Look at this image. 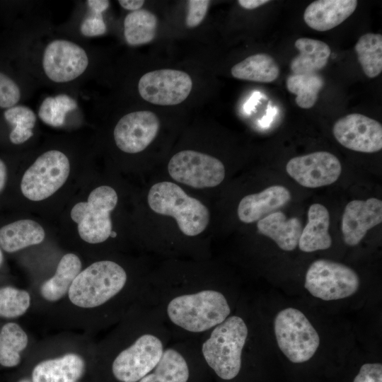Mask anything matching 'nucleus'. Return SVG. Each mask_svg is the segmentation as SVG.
Segmentation results:
<instances>
[{
	"instance_id": "nucleus-1",
	"label": "nucleus",
	"mask_w": 382,
	"mask_h": 382,
	"mask_svg": "<svg viewBox=\"0 0 382 382\" xmlns=\"http://www.w3.org/2000/svg\"><path fill=\"white\" fill-rule=\"evenodd\" d=\"M166 312L176 326L199 333L223 323L228 317L231 308L222 293L204 289L175 296L168 303Z\"/></svg>"
},
{
	"instance_id": "nucleus-2",
	"label": "nucleus",
	"mask_w": 382,
	"mask_h": 382,
	"mask_svg": "<svg viewBox=\"0 0 382 382\" xmlns=\"http://www.w3.org/2000/svg\"><path fill=\"white\" fill-rule=\"evenodd\" d=\"M150 209L158 214L174 218L187 236L202 233L209 222V212L199 200L189 196L178 185L163 181L153 185L148 193Z\"/></svg>"
},
{
	"instance_id": "nucleus-3",
	"label": "nucleus",
	"mask_w": 382,
	"mask_h": 382,
	"mask_svg": "<svg viewBox=\"0 0 382 382\" xmlns=\"http://www.w3.org/2000/svg\"><path fill=\"white\" fill-rule=\"evenodd\" d=\"M127 280V273L119 264L111 260L97 261L79 272L67 296L76 307L97 308L117 295Z\"/></svg>"
},
{
	"instance_id": "nucleus-4",
	"label": "nucleus",
	"mask_w": 382,
	"mask_h": 382,
	"mask_svg": "<svg viewBox=\"0 0 382 382\" xmlns=\"http://www.w3.org/2000/svg\"><path fill=\"white\" fill-rule=\"evenodd\" d=\"M248 334V327L241 317L229 316L214 328L202 343L204 359L221 378L229 380L238 374Z\"/></svg>"
},
{
	"instance_id": "nucleus-5",
	"label": "nucleus",
	"mask_w": 382,
	"mask_h": 382,
	"mask_svg": "<svg viewBox=\"0 0 382 382\" xmlns=\"http://www.w3.org/2000/svg\"><path fill=\"white\" fill-rule=\"evenodd\" d=\"M116 191L108 185L93 190L87 202H80L71 209V219L78 224L82 240L91 243L105 241L112 233L111 212L117 204Z\"/></svg>"
},
{
	"instance_id": "nucleus-6",
	"label": "nucleus",
	"mask_w": 382,
	"mask_h": 382,
	"mask_svg": "<svg viewBox=\"0 0 382 382\" xmlns=\"http://www.w3.org/2000/svg\"><path fill=\"white\" fill-rule=\"evenodd\" d=\"M274 334L279 348L293 363H303L316 353L319 335L306 316L299 310L287 308L274 319Z\"/></svg>"
},
{
	"instance_id": "nucleus-7",
	"label": "nucleus",
	"mask_w": 382,
	"mask_h": 382,
	"mask_svg": "<svg viewBox=\"0 0 382 382\" xmlns=\"http://www.w3.org/2000/svg\"><path fill=\"white\" fill-rule=\"evenodd\" d=\"M69 172V160L63 152L47 151L24 173L21 182V192L30 200H44L64 184Z\"/></svg>"
},
{
	"instance_id": "nucleus-8",
	"label": "nucleus",
	"mask_w": 382,
	"mask_h": 382,
	"mask_svg": "<svg viewBox=\"0 0 382 382\" xmlns=\"http://www.w3.org/2000/svg\"><path fill=\"white\" fill-rule=\"evenodd\" d=\"M359 285V277L352 268L325 259L311 264L304 284L312 296L324 301L349 297L357 291Z\"/></svg>"
},
{
	"instance_id": "nucleus-9",
	"label": "nucleus",
	"mask_w": 382,
	"mask_h": 382,
	"mask_svg": "<svg viewBox=\"0 0 382 382\" xmlns=\"http://www.w3.org/2000/svg\"><path fill=\"white\" fill-rule=\"evenodd\" d=\"M168 171L174 180L197 189L216 187L225 178V167L221 161L193 150H183L173 155L168 162Z\"/></svg>"
},
{
	"instance_id": "nucleus-10",
	"label": "nucleus",
	"mask_w": 382,
	"mask_h": 382,
	"mask_svg": "<svg viewBox=\"0 0 382 382\" xmlns=\"http://www.w3.org/2000/svg\"><path fill=\"white\" fill-rule=\"evenodd\" d=\"M163 351L159 337L143 334L115 357L112 364V374L120 382H138L155 368Z\"/></svg>"
},
{
	"instance_id": "nucleus-11",
	"label": "nucleus",
	"mask_w": 382,
	"mask_h": 382,
	"mask_svg": "<svg viewBox=\"0 0 382 382\" xmlns=\"http://www.w3.org/2000/svg\"><path fill=\"white\" fill-rule=\"evenodd\" d=\"M192 87L191 77L185 72L164 69L144 74L138 91L145 100L158 105H175L184 101Z\"/></svg>"
},
{
	"instance_id": "nucleus-12",
	"label": "nucleus",
	"mask_w": 382,
	"mask_h": 382,
	"mask_svg": "<svg viewBox=\"0 0 382 382\" xmlns=\"http://www.w3.org/2000/svg\"><path fill=\"white\" fill-rule=\"evenodd\" d=\"M88 62V54L82 47L72 41L57 39L45 47L42 65L50 81L66 83L82 75Z\"/></svg>"
},
{
	"instance_id": "nucleus-13",
	"label": "nucleus",
	"mask_w": 382,
	"mask_h": 382,
	"mask_svg": "<svg viewBox=\"0 0 382 382\" xmlns=\"http://www.w3.org/2000/svg\"><path fill=\"white\" fill-rule=\"evenodd\" d=\"M288 175L300 185L317 188L334 183L342 172L337 156L325 151H315L291 158L286 163Z\"/></svg>"
},
{
	"instance_id": "nucleus-14",
	"label": "nucleus",
	"mask_w": 382,
	"mask_h": 382,
	"mask_svg": "<svg viewBox=\"0 0 382 382\" xmlns=\"http://www.w3.org/2000/svg\"><path fill=\"white\" fill-rule=\"evenodd\" d=\"M332 133L344 147L359 152L375 153L382 149V125L359 113L345 115L333 125Z\"/></svg>"
},
{
	"instance_id": "nucleus-15",
	"label": "nucleus",
	"mask_w": 382,
	"mask_h": 382,
	"mask_svg": "<svg viewBox=\"0 0 382 382\" xmlns=\"http://www.w3.org/2000/svg\"><path fill=\"white\" fill-rule=\"evenodd\" d=\"M160 128L157 115L148 110L129 112L117 122L113 132L116 146L123 152L137 154L156 138Z\"/></svg>"
},
{
	"instance_id": "nucleus-16",
	"label": "nucleus",
	"mask_w": 382,
	"mask_h": 382,
	"mask_svg": "<svg viewBox=\"0 0 382 382\" xmlns=\"http://www.w3.org/2000/svg\"><path fill=\"white\" fill-rule=\"evenodd\" d=\"M382 221V201L371 197L366 200L355 199L345 207L342 218L344 242L354 246L360 243L367 231Z\"/></svg>"
},
{
	"instance_id": "nucleus-17",
	"label": "nucleus",
	"mask_w": 382,
	"mask_h": 382,
	"mask_svg": "<svg viewBox=\"0 0 382 382\" xmlns=\"http://www.w3.org/2000/svg\"><path fill=\"white\" fill-rule=\"evenodd\" d=\"M290 199L291 194L286 187L277 185L270 186L241 199L237 209L238 219L245 224L258 221L286 205Z\"/></svg>"
},
{
	"instance_id": "nucleus-18",
	"label": "nucleus",
	"mask_w": 382,
	"mask_h": 382,
	"mask_svg": "<svg viewBox=\"0 0 382 382\" xmlns=\"http://www.w3.org/2000/svg\"><path fill=\"white\" fill-rule=\"evenodd\" d=\"M86 369L79 354L68 352L37 363L32 371V382H76Z\"/></svg>"
},
{
	"instance_id": "nucleus-19",
	"label": "nucleus",
	"mask_w": 382,
	"mask_h": 382,
	"mask_svg": "<svg viewBox=\"0 0 382 382\" xmlns=\"http://www.w3.org/2000/svg\"><path fill=\"white\" fill-rule=\"evenodd\" d=\"M357 4L356 0H317L306 8L303 20L315 30H330L348 18Z\"/></svg>"
},
{
	"instance_id": "nucleus-20",
	"label": "nucleus",
	"mask_w": 382,
	"mask_h": 382,
	"mask_svg": "<svg viewBox=\"0 0 382 382\" xmlns=\"http://www.w3.org/2000/svg\"><path fill=\"white\" fill-rule=\"evenodd\" d=\"M258 231L273 240L283 250L291 251L299 243L302 231L301 221L296 217L287 219L285 214L277 211L257 221Z\"/></svg>"
},
{
	"instance_id": "nucleus-21",
	"label": "nucleus",
	"mask_w": 382,
	"mask_h": 382,
	"mask_svg": "<svg viewBox=\"0 0 382 382\" xmlns=\"http://www.w3.org/2000/svg\"><path fill=\"white\" fill-rule=\"evenodd\" d=\"M329 226L330 215L327 208L318 203L311 204L308 210V223L299 238V249L311 253L329 248L332 245Z\"/></svg>"
},
{
	"instance_id": "nucleus-22",
	"label": "nucleus",
	"mask_w": 382,
	"mask_h": 382,
	"mask_svg": "<svg viewBox=\"0 0 382 382\" xmlns=\"http://www.w3.org/2000/svg\"><path fill=\"white\" fill-rule=\"evenodd\" d=\"M45 237L40 224L31 219H21L0 228V247L7 253H15L41 243Z\"/></svg>"
},
{
	"instance_id": "nucleus-23",
	"label": "nucleus",
	"mask_w": 382,
	"mask_h": 382,
	"mask_svg": "<svg viewBox=\"0 0 382 382\" xmlns=\"http://www.w3.org/2000/svg\"><path fill=\"white\" fill-rule=\"evenodd\" d=\"M80 258L74 253L62 256L54 274L42 284L40 288L41 296L47 301L56 302L67 295L69 289L81 271Z\"/></svg>"
},
{
	"instance_id": "nucleus-24",
	"label": "nucleus",
	"mask_w": 382,
	"mask_h": 382,
	"mask_svg": "<svg viewBox=\"0 0 382 382\" xmlns=\"http://www.w3.org/2000/svg\"><path fill=\"white\" fill-rule=\"evenodd\" d=\"M294 45L299 51L290 62V69L294 74L316 73L326 66L331 50L325 42L300 37L295 41Z\"/></svg>"
},
{
	"instance_id": "nucleus-25",
	"label": "nucleus",
	"mask_w": 382,
	"mask_h": 382,
	"mask_svg": "<svg viewBox=\"0 0 382 382\" xmlns=\"http://www.w3.org/2000/svg\"><path fill=\"white\" fill-rule=\"evenodd\" d=\"M231 75L238 79L259 83H271L279 75V68L274 59L265 53L248 57L235 64Z\"/></svg>"
},
{
	"instance_id": "nucleus-26",
	"label": "nucleus",
	"mask_w": 382,
	"mask_h": 382,
	"mask_svg": "<svg viewBox=\"0 0 382 382\" xmlns=\"http://www.w3.org/2000/svg\"><path fill=\"white\" fill-rule=\"evenodd\" d=\"M154 369L138 382H187L189 378V368L185 359L173 348L164 349Z\"/></svg>"
},
{
	"instance_id": "nucleus-27",
	"label": "nucleus",
	"mask_w": 382,
	"mask_h": 382,
	"mask_svg": "<svg viewBox=\"0 0 382 382\" xmlns=\"http://www.w3.org/2000/svg\"><path fill=\"white\" fill-rule=\"evenodd\" d=\"M158 19L155 14L146 9L129 13L124 20V36L131 46L150 42L156 34Z\"/></svg>"
},
{
	"instance_id": "nucleus-28",
	"label": "nucleus",
	"mask_w": 382,
	"mask_h": 382,
	"mask_svg": "<svg viewBox=\"0 0 382 382\" xmlns=\"http://www.w3.org/2000/svg\"><path fill=\"white\" fill-rule=\"evenodd\" d=\"M28 345V335L21 325L13 322L4 324L0 329V365L18 366Z\"/></svg>"
},
{
	"instance_id": "nucleus-29",
	"label": "nucleus",
	"mask_w": 382,
	"mask_h": 382,
	"mask_svg": "<svg viewBox=\"0 0 382 382\" xmlns=\"http://www.w3.org/2000/svg\"><path fill=\"white\" fill-rule=\"evenodd\" d=\"M354 50L365 75L371 79L382 71V35L369 33L361 36Z\"/></svg>"
},
{
	"instance_id": "nucleus-30",
	"label": "nucleus",
	"mask_w": 382,
	"mask_h": 382,
	"mask_svg": "<svg viewBox=\"0 0 382 382\" xmlns=\"http://www.w3.org/2000/svg\"><path fill=\"white\" fill-rule=\"evenodd\" d=\"M287 90L296 95L299 107L309 109L316 104L318 93L324 86L323 79L317 73L292 74L286 80Z\"/></svg>"
},
{
	"instance_id": "nucleus-31",
	"label": "nucleus",
	"mask_w": 382,
	"mask_h": 382,
	"mask_svg": "<svg viewBox=\"0 0 382 382\" xmlns=\"http://www.w3.org/2000/svg\"><path fill=\"white\" fill-rule=\"evenodd\" d=\"M5 120L13 129L9 134V139L14 144H21L28 141L33 135L37 117L30 108L25 105H15L6 109L4 112Z\"/></svg>"
},
{
	"instance_id": "nucleus-32",
	"label": "nucleus",
	"mask_w": 382,
	"mask_h": 382,
	"mask_svg": "<svg viewBox=\"0 0 382 382\" xmlns=\"http://www.w3.org/2000/svg\"><path fill=\"white\" fill-rule=\"evenodd\" d=\"M77 108L76 101L66 94L47 97L42 102L38 116L45 124L59 127L64 125L67 112Z\"/></svg>"
},
{
	"instance_id": "nucleus-33",
	"label": "nucleus",
	"mask_w": 382,
	"mask_h": 382,
	"mask_svg": "<svg viewBox=\"0 0 382 382\" xmlns=\"http://www.w3.org/2000/svg\"><path fill=\"white\" fill-rule=\"evenodd\" d=\"M27 291L7 286L0 288V317L13 319L24 315L30 306Z\"/></svg>"
},
{
	"instance_id": "nucleus-34",
	"label": "nucleus",
	"mask_w": 382,
	"mask_h": 382,
	"mask_svg": "<svg viewBox=\"0 0 382 382\" xmlns=\"http://www.w3.org/2000/svg\"><path fill=\"white\" fill-rule=\"evenodd\" d=\"M21 97V90L17 83L0 72V108L8 109L16 105Z\"/></svg>"
},
{
	"instance_id": "nucleus-35",
	"label": "nucleus",
	"mask_w": 382,
	"mask_h": 382,
	"mask_svg": "<svg viewBox=\"0 0 382 382\" xmlns=\"http://www.w3.org/2000/svg\"><path fill=\"white\" fill-rule=\"evenodd\" d=\"M207 0L187 1L188 11L185 18L187 28H192L198 26L204 20L209 5Z\"/></svg>"
},
{
	"instance_id": "nucleus-36",
	"label": "nucleus",
	"mask_w": 382,
	"mask_h": 382,
	"mask_svg": "<svg viewBox=\"0 0 382 382\" xmlns=\"http://www.w3.org/2000/svg\"><path fill=\"white\" fill-rule=\"evenodd\" d=\"M80 30L82 35L86 37H96L105 34L106 25L102 13L92 12L91 15L82 21Z\"/></svg>"
},
{
	"instance_id": "nucleus-37",
	"label": "nucleus",
	"mask_w": 382,
	"mask_h": 382,
	"mask_svg": "<svg viewBox=\"0 0 382 382\" xmlns=\"http://www.w3.org/2000/svg\"><path fill=\"white\" fill-rule=\"evenodd\" d=\"M354 382H382L381 364H364L355 376Z\"/></svg>"
},
{
	"instance_id": "nucleus-38",
	"label": "nucleus",
	"mask_w": 382,
	"mask_h": 382,
	"mask_svg": "<svg viewBox=\"0 0 382 382\" xmlns=\"http://www.w3.org/2000/svg\"><path fill=\"white\" fill-rule=\"evenodd\" d=\"M86 3L92 12L98 13H103L110 6L108 0H88Z\"/></svg>"
},
{
	"instance_id": "nucleus-39",
	"label": "nucleus",
	"mask_w": 382,
	"mask_h": 382,
	"mask_svg": "<svg viewBox=\"0 0 382 382\" xmlns=\"http://www.w3.org/2000/svg\"><path fill=\"white\" fill-rule=\"evenodd\" d=\"M144 1L142 0H119L118 3L125 9L134 11L143 6Z\"/></svg>"
},
{
	"instance_id": "nucleus-40",
	"label": "nucleus",
	"mask_w": 382,
	"mask_h": 382,
	"mask_svg": "<svg viewBox=\"0 0 382 382\" xmlns=\"http://www.w3.org/2000/svg\"><path fill=\"white\" fill-rule=\"evenodd\" d=\"M270 2L268 0H238V4L245 9L252 10Z\"/></svg>"
},
{
	"instance_id": "nucleus-41",
	"label": "nucleus",
	"mask_w": 382,
	"mask_h": 382,
	"mask_svg": "<svg viewBox=\"0 0 382 382\" xmlns=\"http://www.w3.org/2000/svg\"><path fill=\"white\" fill-rule=\"evenodd\" d=\"M8 178L7 168L4 162L0 158V193L4 190Z\"/></svg>"
},
{
	"instance_id": "nucleus-42",
	"label": "nucleus",
	"mask_w": 382,
	"mask_h": 382,
	"mask_svg": "<svg viewBox=\"0 0 382 382\" xmlns=\"http://www.w3.org/2000/svg\"><path fill=\"white\" fill-rule=\"evenodd\" d=\"M3 261H4V255H3L2 250L0 247V267L1 266L3 263Z\"/></svg>"
},
{
	"instance_id": "nucleus-43",
	"label": "nucleus",
	"mask_w": 382,
	"mask_h": 382,
	"mask_svg": "<svg viewBox=\"0 0 382 382\" xmlns=\"http://www.w3.org/2000/svg\"><path fill=\"white\" fill-rule=\"evenodd\" d=\"M18 382H32V381L28 379H21Z\"/></svg>"
},
{
	"instance_id": "nucleus-44",
	"label": "nucleus",
	"mask_w": 382,
	"mask_h": 382,
	"mask_svg": "<svg viewBox=\"0 0 382 382\" xmlns=\"http://www.w3.org/2000/svg\"><path fill=\"white\" fill-rule=\"evenodd\" d=\"M117 236V233L115 231H112L110 236L114 238Z\"/></svg>"
}]
</instances>
